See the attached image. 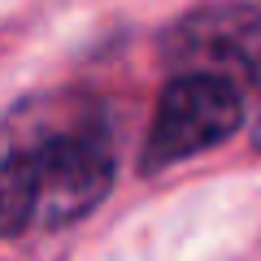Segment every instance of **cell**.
<instances>
[{"label":"cell","instance_id":"6da1fadb","mask_svg":"<svg viewBox=\"0 0 261 261\" xmlns=\"http://www.w3.org/2000/svg\"><path fill=\"white\" fill-rule=\"evenodd\" d=\"M118 148L105 113L83 96L18 105L0 166V226H70L87 218L113 187Z\"/></svg>","mask_w":261,"mask_h":261},{"label":"cell","instance_id":"7a4b0ae2","mask_svg":"<svg viewBox=\"0 0 261 261\" xmlns=\"http://www.w3.org/2000/svg\"><path fill=\"white\" fill-rule=\"evenodd\" d=\"M240 126H244L240 83L222 74H178L157 96L140 152V170L161 174L178 161H192L200 152L218 148L222 140H231Z\"/></svg>","mask_w":261,"mask_h":261},{"label":"cell","instance_id":"3957f363","mask_svg":"<svg viewBox=\"0 0 261 261\" xmlns=\"http://www.w3.org/2000/svg\"><path fill=\"white\" fill-rule=\"evenodd\" d=\"M161 57L178 74H222L261 83V5H200L161 35Z\"/></svg>","mask_w":261,"mask_h":261},{"label":"cell","instance_id":"277c9868","mask_svg":"<svg viewBox=\"0 0 261 261\" xmlns=\"http://www.w3.org/2000/svg\"><path fill=\"white\" fill-rule=\"evenodd\" d=\"M252 148H261V118H257V126H252Z\"/></svg>","mask_w":261,"mask_h":261}]
</instances>
